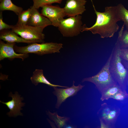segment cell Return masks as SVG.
<instances>
[{"label":"cell","mask_w":128,"mask_h":128,"mask_svg":"<svg viewBox=\"0 0 128 128\" xmlns=\"http://www.w3.org/2000/svg\"><path fill=\"white\" fill-rule=\"evenodd\" d=\"M93 5L96 16V22L91 27L83 25L82 32L91 31L94 34H99L102 38L112 37L119 28L117 23L120 20L116 6L106 7L103 12L98 11Z\"/></svg>","instance_id":"obj_1"},{"label":"cell","mask_w":128,"mask_h":128,"mask_svg":"<svg viewBox=\"0 0 128 128\" xmlns=\"http://www.w3.org/2000/svg\"><path fill=\"white\" fill-rule=\"evenodd\" d=\"M120 49L116 42L111 53L109 69L112 76L121 89L126 92L128 70L122 62L119 55Z\"/></svg>","instance_id":"obj_2"},{"label":"cell","mask_w":128,"mask_h":128,"mask_svg":"<svg viewBox=\"0 0 128 128\" xmlns=\"http://www.w3.org/2000/svg\"><path fill=\"white\" fill-rule=\"evenodd\" d=\"M111 56V54L106 62L97 74L83 78L82 82H89L93 83L101 94L109 87L117 84L112 76L109 70Z\"/></svg>","instance_id":"obj_3"},{"label":"cell","mask_w":128,"mask_h":128,"mask_svg":"<svg viewBox=\"0 0 128 128\" xmlns=\"http://www.w3.org/2000/svg\"><path fill=\"white\" fill-rule=\"evenodd\" d=\"M34 43L29 44L27 46H19L15 45L14 49L16 52L19 53H33L39 55L59 53L63 48L61 43L50 42Z\"/></svg>","instance_id":"obj_4"},{"label":"cell","mask_w":128,"mask_h":128,"mask_svg":"<svg viewBox=\"0 0 128 128\" xmlns=\"http://www.w3.org/2000/svg\"><path fill=\"white\" fill-rule=\"evenodd\" d=\"M82 18L80 15L63 18L58 27V30L64 37L76 36L82 32L83 26Z\"/></svg>","instance_id":"obj_5"},{"label":"cell","mask_w":128,"mask_h":128,"mask_svg":"<svg viewBox=\"0 0 128 128\" xmlns=\"http://www.w3.org/2000/svg\"><path fill=\"white\" fill-rule=\"evenodd\" d=\"M44 29L41 27L27 25L20 27L14 25L12 30L26 40L34 43H42L44 42L45 35L43 33Z\"/></svg>","instance_id":"obj_6"},{"label":"cell","mask_w":128,"mask_h":128,"mask_svg":"<svg viewBox=\"0 0 128 128\" xmlns=\"http://www.w3.org/2000/svg\"><path fill=\"white\" fill-rule=\"evenodd\" d=\"M42 8L41 14L48 19L55 27H58L61 21L66 16L64 8L59 6L47 5Z\"/></svg>","instance_id":"obj_7"},{"label":"cell","mask_w":128,"mask_h":128,"mask_svg":"<svg viewBox=\"0 0 128 128\" xmlns=\"http://www.w3.org/2000/svg\"><path fill=\"white\" fill-rule=\"evenodd\" d=\"M18 92L16 91L14 94L10 92L9 96L12 97V99L7 102H4L0 101V102L6 105L9 109L10 111L7 114L10 117H16L18 116H23L21 110H22V107L24 106L25 103H23V97H21Z\"/></svg>","instance_id":"obj_8"},{"label":"cell","mask_w":128,"mask_h":128,"mask_svg":"<svg viewBox=\"0 0 128 128\" xmlns=\"http://www.w3.org/2000/svg\"><path fill=\"white\" fill-rule=\"evenodd\" d=\"M74 81H73L72 86L70 87L65 89L58 88L57 87H53L54 91L53 92L54 94L56 96L57 101L55 107L59 109L61 104L68 98L75 95L77 92L81 90L85 86L84 85L79 84L78 86L74 85Z\"/></svg>","instance_id":"obj_9"},{"label":"cell","mask_w":128,"mask_h":128,"mask_svg":"<svg viewBox=\"0 0 128 128\" xmlns=\"http://www.w3.org/2000/svg\"><path fill=\"white\" fill-rule=\"evenodd\" d=\"M15 43H5L0 39V61L5 58L10 60L15 58L20 59L23 61L29 56L28 54L17 53L14 49Z\"/></svg>","instance_id":"obj_10"},{"label":"cell","mask_w":128,"mask_h":128,"mask_svg":"<svg viewBox=\"0 0 128 128\" xmlns=\"http://www.w3.org/2000/svg\"><path fill=\"white\" fill-rule=\"evenodd\" d=\"M86 0H67L64 7L66 16L73 17L82 14L86 10Z\"/></svg>","instance_id":"obj_11"},{"label":"cell","mask_w":128,"mask_h":128,"mask_svg":"<svg viewBox=\"0 0 128 128\" xmlns=\"http://www.w3.org/2000/svg\"><path fill=\"white\" fill-rule=\"evenodd\" d=\"M30 8L32 9L31 14L27 25L41 27L44 28L48 26L52 25V23L48 19L40 14L37 9L33 6Z\"/></svg>","instance_id":"obj_12"},{"label":"cell","mask_w":128,"mask_h":128,"mask_svg":"<svg viewBox=\"0 0 128 128\" xmlns=\"http://www.w3.org/2000/svg\"><path fill=\"white\" fill-rule=\"evenodd\" d=\"M18 34L11 30L8 29L0 31V39L10 43H24L31 44L34 42L26 40L21 37H18Z\"/></svg>","instance_id":"obj_13"},{"label":"cell","mask_w":128,"mask_h":128,"mask_svg":"<svg viewBox=\"0 0 128 128\" xmlns=\"http://www.w3.org/2000/svg\"><path fill=\"white\" fill-rule=\"evenodd\" d=\"M30 80L32 83L35 86L37 85L39 83H41L46 84L53 87H60L66 88L68 87L54 84L51 83L44 75L43 70L42 69H36L33 72L32 76L30 78Z\"/></svg>","instance_id":"obj_14"},{"label":"cell","mask_w":128,"mask_h":128,"mask_svg":"<svg viewBox=\"0 0 128 128\" xmlns=\"http://www.w3.org/2000/svg\"><path fill=\"white\" fill-rule=\"evenodd\" d=\"M0 11L8 10L14 12L18 16L23 11V8L14 4L11 0H3L0 4Z\"/></svg>","instance_id":"obj_15"},{"label":"cell","mask_w":128,"mask_h":128,"mask_svg":"<svg viewBox=\"0 0 128 128\" xmlns=\"http://www.w3.org/2000/svg\"><path fill=\"white\" fill-rule=\"evenodd\" d=\"M120 112V110L119 108L115 107L111 109L106 118L102 120L110 128L114 127Z\"/></svg>","instance_id":"obj_16"},{"label":"cell","mask_w":128,"mask_h":128,"mask_svg":"<svg viewBox=\"0 0 128 128\" xmlns=\"http://www.w3.org/2000/svg\"><path fill=\"white\" fill-rule=\"evenodd\" d=\"M124 24L119 32L116 41L120 48H128V30H124Z\"/></svg>","instance_id":"obj_17"},{"label":"cell","mask_w":128,"mask_h":128,"mask_svg":"<svg viewBox=\"0 0 128 128\" xmlns=\"http://www.w3.org/2000/svg\"><path fill=\"white\" fill-rule=\"evenodd\" d=\"M122 91H123L118 84L114 85L109 87L101 94L100 100L102 101L107 100L117 93Z\"/></svg>","instance_id":"obj_18"},{"label":"cell","mask_w":128,"mask_h":128,"mask_svg":"<svg viewBox=\"0 0 128 128\" xmlns=\"http://www.w3.org/2000/svg\"><path fill=\"white\" fill-rule=\"evenodd\" d=\"M32 12L31 8L23 10L18 15V20L15 25L16 27H20L27 25L30 17Z\"/></svg>","instance_id":"obj_19"},{"label":"cell","mask_w":128,"mask_h":128,"mask_svg":"<svg viewBox=\"0 0 128 128\" xmlns=\"http://www.w3.org/2000/svg\"><path fill=\"white\" fill-rule=\"evenodd\" d=\"M116 6L120 21L124 22L126 29L128 30V10L122 4H119Z\"/></svg>","instance_id":"obj_20"},{"label":"cell","mask_w":128,"mask_h":128,"mask_svg":"<svg viewBox=\"0 0 128 128\" xmlns=\"http://www.w3.org/2000/svg\"><path fill=\"white\" fill-rule=\"evenodd\" d=\"M63 0H32L33 6L35 8L38 9L40 7L47 5L57 3L60 4Z\"/></svg>","instance_id":"obj_21"},{"label":"cell","mask_w":128,"mask_h":128,"mask_svg":"<svg viewBox=\"0 0 128 128\" xmlns=\"http://www.w3.org/2000/svg\"><path fill=\"white\" fill-rule=\"evenodd\" d=\"M112 108L110 106L105 103L102 104L101 107L97 114L99 119L103 120L106 118Z\"/></svg>","instance_id":"obj_22"},{"label":"cell","mask_w":128,"mask_h":128,"mask_svg":"<svg viewBox=\"0 0 128 128\" xmlns=\"http://www.w3.org/2000/svg\"><path fill=\"white\" fill-rule=\"evenodd\" d=\"M110 98L123 101L128 98V94L127 92L123 91L118 92L114 95L111 96Z\"/></svg>","instance_id":"obj_23"},{"label":"cell","mask_w":128,"mask_h":128,"mask_svg":"<svg viewBox=\"0 0 128 128\" xmlns=\"http://www.w3.org/2000/svg\"><path fill=\"white\" fill-rule=\"evenodd\" d=\"M2 11L0 13V30L13 28L14 27V25H10L6 23L3 20V17L2 14Z\"/></svg>","instance_id":"obj_24"},{"label":"cell","mask_w":128,"mask_h":128,"mask_svg":"<svg viewBox=\"0 0 128 128\" xmlns=\"http://www.w3.org/2000/svg\"><path fill=\"white\" fill-rule=\"evenodd\" d=\"M119 55L121 59L128 62V48H120Z\"/></svg>","instance_id":"obj_25"},{"label":"cell","mask_w":128,"mask_h":128,"mask_svg":"<svg viewBox=\"0 0 128 128\" xmlns=\"http://www.w3.org/2000/svg\"><path fill=\"white\" fill-rule=\"evenodd\" d=\"M100 120L101 123V128H110L109 126L106 124L102 119H100Z\"/></svg>","instance_id":"obj_26"},{"label":"cell","mask_w":128,"mask_h":128,"mask_svg":"<svg viewBox=\"0 0 128 128\" xmlns=\"http://www.w3.org/2000/svg\"><path fill=\"white\" fill-rule=\"evenodd\" d=\"M121 61L124 65L128 70V62L122 59H121ZM127 85L128 86V80L127 82Z\"/></svg>","instance_id":"obj_27"},{"label":"cell","mask_w":128,"mask_h":128,"mask_svg":"<svg viewBox=\"0 0 128 128\" xmlns=\"http://www.w3.org/2000/svg\"><path fill=\"white\" fill-rule=\"evenodd\" d=\"M3 0H0V2H1Z\"/></svg>","instance_id":"obj_28"},{"label":"cell","mask_w":128,"mask_h":128,"mask_svg":"<svg viewBox=\"0 0 128 128\" xmlns=\"http://www.w3.org/2000/svg\"></svg>","instance_id":"obj_29"}]
</instances>
